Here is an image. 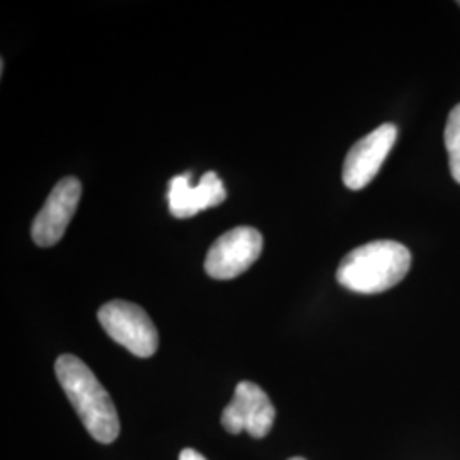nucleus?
I'll use <instances>...</instances> for the list:
<instances>
[{"mask_svg":"<svg viewBox=\"0 0 460 460\" xmlns=\"http://www.w3.org/2000/svg\"><path fill=\"white\" fill-rule=\"evenodd\" d=\"M411 266L410 249L395 241H374L349 251L336 279L357 294H382L404 279Z\"/></svg>","mask_w":460,"mask_h":460,"instance_id":"f03ea898","label":"nucleus"},{"mask_svg":"<svg viewBox=\"0 0 460 460\" xmlns=\"http://www.w3.org/2000/svg\"><path fill=\"white\" fill-rule=\"evenodd\" d=\"M288 460H305L304 457H294V459H288Z\"/></svg>","mask_w":460,"mask_h":460,"instance_id":"9b49d317","label":"nucleus"},{"mask_svg":"<svg viewBox=\"0 0 460 460\" xmlns=\"http://www.w3.org/2000/svg\"><path fill=\"white\" fill-rule=\"evenodd\" d=\"M263 235L252 227H235L220 235L208 249L205 271L215 279H232L243 275L260 258Z\"/></svg>","mask_w":460,"mask_h":460,"instance_id":"20e7f679","label":"nucleus"},{"mask_svg":"<svg viewBox=\"0 0 460 460\" xmlns=\"http://www.w3.org/2000/svg\"><path fill=\"white\" fill-rule=\"evenodd\" d=\"M459 5H460V2H459Z\"/></svg>","mask_w":460,"mask_h":460,"instance_id":"f8f14e48","label":"nucleus"},{"mask_svg":"<svg viewBox=\"0 0 460 460\" xmlns=\"http://www.w3.org/2000/svg\"><path fill=\"white\" fill-rule=\"evenodd\" d=\"M55 374L85 429L99 444H113L119 435V418L111 395L85 363L74 355H62Z\"/></svg>","mask_w":460,"mask_h":460,"instance_id":"f257e3e1","label":"nucleus"},{"mask_svg":"<svg viewBox=\"0 0 460 460\" xmlns=\"http://www.w3.org/2000/svg\"><path fill=\"white\" fill-rule=\"evenodd\" d=\"M180 460H207L199 452L193 450V448H184L180 454Z\"/></svg>","mask_w":460,"mask_h":460,"instance_id":"9d476101","label":"nucleus"},{"mask_svg":"<svg viewBox=\"0 0 460 460\" xmlns=\"http://www.w3.org/2000/svg\"><path fill=\"white\" fill-rule=\"evenodd\" d=\"M444 137L452 178L460 184V104L450 111Z\"/></svg>","mask_w":460,"mask_h":460,"instance_id":"1a4fd4ad","label":"nucleus"},{"mask_svg":"<svg viewBox=\"0 0 460 460\" xmlns=\"http://www.w3.org/2000/svg\"><path fill=\"white\" fill-rule=\"evenodd\" d=\"M397 128L393 123L380 125L349 148L343 165V181L349 190H362L372 181L393 150Z\"/></svg>","mask_w":460,"mask_h":460,"instance_id":"423d86ee","label":"nucleus"},{"mask_svg":"<svg viewBox=\"0 0 460 460\" xmlns=\"http://www.w3.org/2000/svg\"><path fill=\"white\" fill-rule=\"evenodd\" d=\"M98 319L110 338L135 357L148 358L157 351V329L148 314L137 304L125 300L108 302L99 309Z\"/></svg>","mask_w":460,"mask_h":460,"instance_id":"7ed1b4c3","label":"nucleus"},{"mask_svg":"<svg viewBox=\"0 0 460 460\" xmlns=\"http://www.w3.org/2000/svg\"><path fill=\"white\" fill-rule=\"evenodd\" d=\"M275 416V408L263 389L244 380L237 384L229 406L222 412V425L232 435L247 431L252 438H264L271 431Z\"/></svg>","mask_w":460,"mask_h":460,"instance_id":"39448f33","label":"nucleus"},{"mask_svg":"<svg viewBox=\"0 0 460 460\" xmlns=\"http://www.w3.org/2000/svg\"><path fill=\"white\" fill-rule=\"evenodd\" d=\"M227 191L224 182L208 171L198 182V186L191 184V172H184L169 181V210L176 218H190L195 215L217 207L226 201Z\"/></svg>","mask_w":460,"mask_h":460,"instance_id":"6e6552de","label":"nucleus"},{"mask_svg":"<svg viewBox=\"0 0 460 460\" xmlns=\"http://www.w3.org/2000/svg\"><path fill=\"white\" fill-rule=\"evenodd\" d=\"M83 195V186L77 178H66L53 188L47 198L43 208L34 218L31 235L33 241L41 247L57 244L64 234L66 226L74 218Z\"/></svg>","mask_w":460,"mask_h":460,"instance_id":"0eeeda50","label":"nucleus"}]
</instances>
